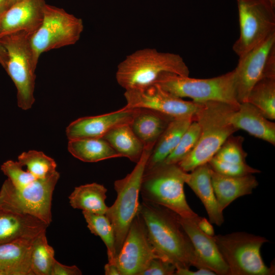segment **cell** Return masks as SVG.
Instances as JSON below:
<instances>
[{
	"label": "cell",
	"mask_w": 275,
	"mask_h": 275,
	"mask_svg": "<svg viewBox=\"0 0 275 275\" xmlns=\"http://www.w3.org/2000/svg\"><path fill=\"white\" fill-rule=\"evenodd\" d=\"M136 108L126 106L102 115L84 117L72 122L66 128L69 140L102 138L107 132L118 126L130 124Z\"/></svg>",
	"instance_id": "obj_15"
},
{
	"label": "cell",
	"mask_w": 275,
	"mask_h": 275,
	"mask_svg": "<svg viewBox=\"0 0 275 275\" xmlns=\"http://www.w3.org/2000/svg\"><path fill=\"white\" fill-rule=\"evenodd\" d=\"M87 224V227L91 232L99 236L105 244L108 258V263L115 264V236L113 227L105 214H95L82 211Z\"/></svg>",
	"instance_id": "obj_30"
},
{
	"label": "cell",
	"mask_w": 275,
	"mask_h": 275,
	"mask_svg": "<svg viewBox=\"0 0 275 275\" xmlns=\"http://www.w3.org/2000/svg\"><path fill=\"white\" fill-rule=\"evenodd\" d=\"M235 72L236 97L246 102L250 91L259 80L275 77V32L239 57Z\"/></svg>",
	"instance_id": "obj_12"
},
{
	"label": "cell",
	"mask_w": 275,
	"mask_h": 275,
	"mask_svg": "<svg viewBox=\"0 0 275 275\" xmlns=\"http://www.w3.org/2000/svg\"><path fill=\"white\" fill-rule=\"evenodd\" d=\"M243 141L244 138L242 136L231 135L223 143L214 157L228 162H246L248 153L243 148Z\"/></svg>",
	"instance_id": "obj_33"
},
{
	"label": "cell",
	"mask_w": 275,
	"mask_h": 275,
	"mask_svg": "<svg viewBox=\"0 0 275 275\" xmlns=\"http://www.w3.org/2000/svg\"><path fill=\"white\" fill-rule=\"evenodd\" d=\"M239 36L233 50L241 57L275 32V7L267 0H236Z\"/></svg>",
	"instance_id": "obj_11"
},
{
	"label": "cell",
	"mask_w": 275,
	"mask_h": 275,
	"mask_svg": "<svg viewBox=\"0 0 275 275\" xmlns=\"http://www.w3.org/2000/svg\"><path fill=\"white\" fill-rule=\"evenodd\" d=\"M139 212L150 242L161 258L176 268H207L179 222L178 214L163 206L143 201L140 203Z\"/></svg>",
	"instance_id": "obj_1"
},
{
	"label": "cell",
	"mask_w": 275,
	"mask_h": 275,
	"mask_svg": "<svg viewBox=\"0 0 275 275\" xmlns=\"http://www.w3.org/2000/svg\"><path fill=\"white\" fill-rule=\"evenodd\" d=\"M84 28L81 18L62 8L46 4L42 22L31 38L36 64L44 52L75 44L79 40Z\"/></svg>",
	"instance_id": "obj_10"
},
{
	"label": "cell",
	"mask_w": 275,
	"mask_h": 275,
	"mask_svg": "<svg viewBox=\"0 0 275 275\" xmlns=\"http://www.w3.org/2000/svg\"><path fill=\"white\" fill-rule=\"evenodd\" d=\"M22 167L18 161L9 160L2 164L1 170L14 186L20 188L37 179L27 170H23Z\"/></svg>",
	"instance_id": "obj_34"
},
{
	"label": "cell",
	"mask_w": 275,
	"mask_h": 275,
	"mask_svg": "<svg viewBox=\"0 0 275 275\" xmlns=\"http://www.w3.org/2000/svg\"><path fill=\"white\" fill-rule=\"evenodd\" d=\"M106 188L96 182L75 187L69 196V203L74 209L95 214H105L108 207L106 205Z\"/></svg>",
	"instance_id": "obj_25"
},
{
	"label": "cell",
	"mask_w": 275,
	"mask_h": 275,
	"mask_svg": "<svg viewBox=\"0 0 275 275\" xmlns=\"http://www.w3.org/2000/svg\"><path fill=\"white\" fill-rule=\"evenodd\" d=\"M246 102L255 106L267 119H275V77H265L257 82Z\"/></svg>",
	"instance_id": "obj_28"
},
{
	"label": "cell",
	"mask_w": 275,
	"mask_h": 275,
	"mask_svg": "<svg viewBox=\"0 0 275 275\" xmlns=\"http://www.w3.org/2000/svg\"><path fill=\"white\" fill-rule=\"evenodd\" d=\"M176 266L160 258L153 259L141 275H175Z\"/></svg>",
	"instance_id": "obj_36"
},
{
	"label": "cell",
	"mask_w": 275,
	"mask_h": 275,
	"mask_svg": "<svg viewBox=\"0 0 275 275\" xmlns=\"http://www.w3.org/2000/svg\"><path fill=\"white\" fill-rule=\"evenodd\" d=\"M122 157L136 163L140 159L145 146L132 131L130 124L115 127L103 138Z\"/></svg>",
	"instance_id": "obj_27"
},
{
	"label": "cell",
	"mask_w": 275,
	"mask_h": 275,
	"mask_svg": "<svg viewBox=\"0 0 275 275\" xmlns=\"http://www.w3.org/2000/svg\"><path fill=\"white\" fill-rule=\"evenodd\" d=\"M187 173L178 164L163 162L145 170L140 189L143 201L163 206L182 217L197 219L199 215L189 206L184 193Z\"/></svg>",
	"instance_id": "obj_4"
},
{
	"label": "cell",
	"mask_w": 275,
	"mask_h": 275,
	"mask_svg": "<svg viewBox=\"0 0 275 275\" xmlns=\"http://www.w3.org/2000/svg\"><path fill=\"white\" fill-rule=\"evenodd\" d=\"M173 119L175 118L153 110L136 108L130 126L145 146H154Z\"/></svg>",
	"instance_id": "obj_23"
},
{
	"label": "cell",
	"mask_w": 275,
	"mask_h": 275,
	"mask_svg": "<svg viewBox=\"0 0 275 275\" xmlns=\"http://www.w3.org/2000/svg\"><path fill=\"white\" fill-rule=\"evenodd\" d=\"M7 61V53L6 49L0 42V65L5 68Z\"/></svg>",
	"instance_id": "obj_41"
},
{
	"label": "cell",
	"mask_w": 275,
	"mask_h": 275,
	"mask_svg": "<svg viewBox=\"0 0 275 275\" xmlns=\"http://www.w3.org/2000/svg\"><path fill=\"white\" fill-rule=\"evenodd\" d=\"M46 232H42L33 240L31 255L32 275H51L56 259L54 249L48 243Z\"/></svg>",
	"instance_id": "obj_29"
},
{
	"label": "cell",
	"mask_w": 275,
	"mask_h": 275,
	"mask_svg": "<svg viewBox=\"0 0 275 275\" xmlns=\"http://www.w3.org/2000/svg\"><path fill=\"white\" fill-rule=\"evenodd\" d=\"M178 216L179 222L205 266L216 274L229 275L228 267L212 236H208L199 228L196 224L198 218L189 219Z\"/></svg>",
	"instance_id": "obj_17"
},
{
	"label": "cell",
	"mask_w": 275,
	"mask_h": 275,
	"mask_svg": "<svg viewBox=\"0 0 275 275\" xmlns=\"http://www.w3.org/2000/svg\"><path fill=\"white\" fill-rule=\"evenodd\" d=\"M237 107L216 101L202 103L195 119L200 128L199 138L194 149L177 163L182 170L191 172L207 163L225 141L238 130L230 122Z\"/></svg>",
	"instance_id": "obj_2"
},
{
	"label": "cell",
	"mask_w": 275,
	"mask_h": 275,
	"mask_svg": "<svg viewBox=\"0 0 275 275\" xmlns=\"http://www.w3.org/2000/svg\"><path fill=\"white\" fill-rule=\"evenodd\" d=\"M222 257L229 268V275H273L274 265L268 267L261 255L264 237L244 232L214 235Z\"/></svg>",
	"instance_id": "obj_7"
},
{
	"label": "cell",
	"mask_w": 275,
	"mask_h": 275,
	"mask_svg": "<svg viewBox=\"0 0 275 275\" xmlns=\"http://www.w3.org/2000/svg\"><path fill=\"white\" fill-rule=\"evenodd\" d=\"M44 0H21L0 16V38L24 33L31 36L40 27L43 18Z\"/></svg>",
	"instance_id": "obj_16"
},
{
	"label": "cell",
	"mask_w": 275,
	"mask_h": 275,
	"mask_svg": "<svg viewBox=\"0 0 275 275\" xmlns=\"http://www.w3.org/2000/svg\"><path fill=\"white\" fill-rule=\"evenodd\" d=\"M230 122L237 129L275 145V124L248 102L240 103L232 112Z\"/></svg>",
	"instance_id": "obj_19"
},
{
	"label": "cell",
	"mask_w": 275,
	"mask_h": 275,
	"mask_svg": "<svg viewBox=\"0 0 275 275\" xmlns=\"http://www.w3.org/2000/svg\"><path fill=\"white\" fill-rule=\"evenodd\" d=\"M59 178L60 173L56 171L20 188L6 179L0 189V211L30 215L49 225L52 194Z\"/></svg>",
	"instance_id": "obj_6"
},
{
	"label": "cell",
	"mask_w": 275,
	"mask_h": 275,
	"mask_svg": "<svg viewBox=\"0 0 275 275\" xmlns=\"http://www.w3.org/2000/svg\"><path fill=\"white\" fill-rule=\"evenodd\" d=\"M155 258L160 257L150 242L146 224L138 211L116 258L115 264L121 275H141Z\"/></svg>",
	"instance_id": "obj_13"
},
{
	"label": "cell",
	"mask_w": 275,
	"mask_h": 275,
	"mask_svg": "<svg viewBox=\"0 0 275 275\" xmlns=\"http://www.w3.org/2000/svg\"><path fill=\"white\" fill-rule=\"evenodd\" d=\"M195 118L192 117L173 119L157 139L147 160L145 170L162 163L173 152L182 135Z\"/></svg>",
	"instance_id": "obj_24"
},
{
	"label": "cell",
	"mask_w": 275,
	"mask_h": 275,
	"mask_svg": "<svg viewBox=\"0 0 275 275\" xmlns=\"http://www.w3.org/2000/svg\"><path fill=\"white\" fill-rule=\"evenodd\" d=\"M208 163L211 170L226 176H241L261 172L260 170L251 167L246 162H228L220 160L214 157Z\"/></svg>",
	"instance_id": "obj_35"
},
{
	"label": "cell",
	"mask_w": 275,
	"mask_h": 275,
	"mask_svg": "<svg viewBox=\"0 0 275 275\" xmlns=\"http://www.w3.org/2000/svg\"><path fill=\"white\" fill-rule=\"evenodd\" d=\"M200 128L196 120L191 122L182 135L179 143L163 163L177 164L195 148L198 141Z\"/></svg>",
	"instance_id": "obj_32"
},
{
	"label": "cell",
	"mask_w": 275,
	"mask_h": 275,
	"mask_svg": "<svg viewBox=\"0 0 275 275\" xmlns=\"http://www.w3.org/2000/svg\"><path fill=\"white\" fill-rule=\"evenodd\" d=\"M11 6L10 0H0V16Z\"/></svg>",
	"instance_id": "obj_42"
},
{
	"label": "cell",
	"mask_w": 275,
	"mask_h": 275,
	"mask_svg": "<svg viewBox=\"0 0 275 275\" xmlns=\"http://www.w3.org/2000/svg\"><path fill=\"white\" fill-rule=\"evenodd\" d=\"M196 224L199 228L205 234L209 236H213L214 230L211 223L205 217L199 216Z\"/></svg>",
	"instance_id": "obj_39"
},
{
	"label": "cell",
	"mask_w": 275,
	"mask_h": 275,
	"mask_svg": "<svg viewBox=\"0 0 275 275\" xmlns=\"http://www.w3.org/2000/svg\"><path fill=\"white\" fill-rule=\"evenodd\" d=\"M21 0H10L11 6L14 4H15V3L19 2Z\"/></svg>",
	"instance_id": "obj_43"
},
{
	"label": "cell",
	"mask_w": 275,
	"mask_h": 275,
	"mask_svg": "<svg viewBox=\"0 0 275 275\" xmlns=\"http://www.w3.org/2000/svg\"><path fill=\"white\" fill-rule=\"evenodd\" d=\"M124 96L126 106L153 110L173 118H195L202 103L188 101L175 96L157 84L146 87L126 90Z\"/></svg>",
	"instance_id": "obj_14"
},
{
	"label": "cell",
	"mask_w": 275,
	"mask_h": 275,
	"mask_svg": "<svg viewBox=\"0 0 275 275\" xmlns=\"http://www.w3.org/2000/svg\"><path fill=\"white\" fill-rule=\"evenodd\" d=\"M154 84L175 96L190 98L195 102L216 101L235 106L240 104L236 97L234 70L222 75L205 79L164 72Z\"/></svg>",
	"instance_id": "obj_8"
},
{
	"label": "cell",
	"mask_w": 275,
	"mask_h": 275,
	"mask_svg": "<svg viewBox=\"0 0 275 275\" xmlns=\"http://www.w3.org/2000/svg\"><path fill=\"white\" fill-rule=\"evenodd\" d=\"M216 274L208 268H201L197 270H191L190 268H176L175 275H215Z\"/></svg>",
	"instance_id": "obj_38"
},
{
	"label": "cell",
	"mask_w": 275,
	"mask_h": 275,
	"mask_svg": "<svg viewBox=\"0 0 275 275\" xmlns=\"http://www.w3.org/2000/svg\"><path fill=\"white\" fill-rule=\"evenodd\" d=\"M105 275H121L120 271L115 264L107 263L104 266Z\"/></svg>",
	"instance_id": "obj_40"
},
{
	"label": "cell",
	"mask_w": 275,
	"mask_h": 275,
	"mask_svg": "<svg viewBox=\"0 0 275 275\" xmlns=\"http://www.w3.org/2000/svg\"><path fill=\"white\" fill-rule=\"evenodd\" d=\"M154 146H145L143 154L132 171L114 182L117 198L105 214L115 232L116 258L126 237L129 227L137 214L139 197L146 165Z\"/></svg>",
	"instance_id": "obj_5"
},
{
	"label": "cell",
	"mask_w": 275,
	"mask_h": 275,
	"mask_svg": "<svg viewBox=\"0 0 275 275\" xmlns=\"http://www.w3.org/2000/svg\"><path fill=\"white\" fill-rule=\"evenodd\" d=\"M31 37L18 33L0 38L7 53L4 69L16 88L17 105L23 110L30 109L35 101L34 92L37 65L34 58Z\"/></svg>",
	"instance_id": "obj_9"
},
{
	"label": "cell",
	"mask_w": 275,
	"mask_h": 275,
	"mask_svg": "<svg viewBox=\"0 0 275 275\" xmlns=\"http://www.w3.org/2000/svg\"><path fill=\"white\" fill-rule=\"evenodd\" d=\"M48 226L30 215L0 211V245L18 239H34Z\"/></svg>",
	"instance_id": "obj_18"
},
{
	"label": "cell",
	"mask_w": 275,
	"mask_h": 275,
	"mask_svg": "<svg viewBox=\"0 0 275 275\" xmlns=\"http://www.w3.org/2000/svg\"><path fill=\"white\" fill-rule=\"evenodd\" d=\"M208 163L201 165L187 173L185 183L193 190L203 204L210 222L221 226L224 222L223 212L218 206L211 182Z\"/></svg>",
	"instance_id": "obj_21"
},
{
	"label": "cell",
	"mask_w": 275,
	"mask_h": 275,
	"mask_svg": "<svg viewBox=\"0 0 275 275\" xmlns=\"http://www.w3.org/2000/svg\"><path fill=\"white\" fill-rule=\"evenodd\" d=\"M164 72L189 76V71L180 55L146 48L126 56L118 65L116 78L126 91L152 85Z\"/></svg>",
	"instance_id": "obj_3"
},
{
	"label": "cell",
	"mask_w": 275,
	"mask_h": 275,
	"mask_svg": "<svg viewBox=\"0 0 275 275\" xmlns=\"http://www.w3.org/2000/svg\"><path fill=\"white\" fill-rule=\"evenodd\" d=\"M81 270L76 265H64L55 260L51 271V275H81Z\"/></svg>",
	"instance_id": "obj_37"
},
{
	"label": "cell",
	"mask_w": 275,
	"mask_h": 275,
	"mask_svg": "<svg viewBox=\"0 0 275 275\" xmlns=\"http://www.w3.org/2000/svg\"><path fill=\"white\" fill-rule=\"evenodd\" d=\"M67 148L74 157L86 162L122 157L103 138L69 140Z\"/></svg>",
	"instance_id": "obj_26"
},
{
	"label": "cell",
	"mask_w": 275,
	"mask_h": 275,
	"mask_svg": "<svg viewBox=\"0 0 275 275\" xmlns=\"http://www.w3.org/2000/svg\"><path fill=\"white\" fill-rule=\"evenodd\" d=\"M18 161L25 166L27 171L36 179H44L56 172L57 163L53 159L43 152L30 150L18 157Z\"/></svg>",
	"instance_id": "obj_31"
},
{
	"label": "cell",
	"mask_w": 275,
	"mask_h": 275,
	"mask_svg": "<svg viewBox=\"0 0 275 275\" xmlns=\"http://www.w3.org/2000/svg\"><path fill=\"white\" fill-rule=\"evenodd\" d=\"M34 239H18L0 245L1 275H32L31 255Z\"/></svg>",
	"instance_id": "obj_22"
},
{
	"label": "cell",
	"mask_w": 275,
	"mask_h": 275,
	"mask_svg": "<svg viewBox=\"0 0 275 275\" xmlns=\"http://www.w3.org/2000/svg\"><path fill=\"white\" fill-rule=\"evenodd\" d=\"M210 173L218 208L222 212L237 198L252 194L259 184L253 174L229 176L217 173L211 169Z\"/></svg>",
	"instance_id": "obj_20"
}]
</instances>
